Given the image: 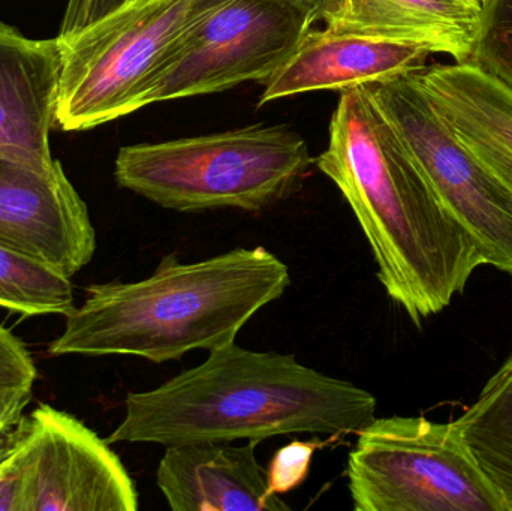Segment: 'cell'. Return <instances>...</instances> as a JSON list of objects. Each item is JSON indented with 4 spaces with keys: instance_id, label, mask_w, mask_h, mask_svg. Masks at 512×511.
<instances>
[{
    "instance_id": "6da1fadb",
    "label": "cell",
    "mask_w": 512,
    "mask_h": 511,
    "mask_svg": "<svg viewBox=\"0 0 512 511\" xmlns=\"http://www.w3.org/2000/svg\"><path fill=\"white\" fill-rule=\"evenodd\" d=\"M316 167L348 201L385 293L415 326L448 308L487 257L361 86L340 92Z\"/></svg>"
},
{
    "instance_id": "7a4b0ae2",
    "label": "cell",
    "mask_w": 512,
    "mask_h": 511,
    "mask_svg": "<svg viewBox=\"0 0 512 511\" xmlns=\"http://www.w3.org/2000/svg\"><path fill=\"white\" fill-rule=\"evenodd\" d=\"M378 401L351 381L301 365L292 354L236 342L149 392L129 393L110 444L261 441L277 435L358 434Z\"/></svg>"
},
{
    "instance_id": "3957f363",
    "label": "cell",
    "mask_w": 512,
    "mask_h": 511,
    "mask_svg": "<svg viewBox=\"0 0 512 511\" xmlns=\"http://www.w3.org/2000/svg\"><path fill=\"white\" fill-rule=\"evenodd\" d=\"M291 285L288 266L264 246L195 263L162 258L149 278L86 288L66 315L51 356H134L153 363L236 342L240 330Z\"/></svg>"
},
{
    "instance_id": "277c9868",
    "label": "cell",
    "mask_w": 512,
    "mask_h": 511,
    "mask_svg": "<svg viewBox=\"0 0 512 511\" xmlns=\"http://www.w3.org/2000/svg\"><path fill=\"white\" fill-rule=\"evenodd\" d=\"M312 164L297 131L254 125L122 147L114 179L120 188L176 212L261 213L291 197Z\"/></svg>"
},
{
    "instance_id": "5b68a950",
    "label": "cell",
    "mask_w": 512,
    "mask_h": 511,
    "mask_svg": "<svg viewBox=\"0 0 512 511\" xmlns=\"http://www.w3.org/2000/svg\"><path fill=\"white\" fill-rule=\"evenodd\" d=\"M228 0H126L62 48L56 128L87 131L138 111L155 72Z\"/></svg>"
},
{
    "instance_id": "8992f818",
    "label": "cell",
    "mask_w": 512,
    "mask_h": 511,
    "mask_svg": "<svg viewBox=\"0 0 512 511\" xmlns=\"http://www.w3.org/2000/svg\"><path fill=\"white\" fill-rule=\"evenodd\" d=\"M348 456L355 511H505L456 422L375 417Z\"/></svg>"
},
{
    "instance_id": "52a82bcc",
    "label": "cell",
    "mask_w": 512,
    "mask_h": 511,
    "mask_svg": "<svg viewBox=\"0 0 512 511\" xmlns=\"http://www.w3.org/2000/svg\"><path fill=\"white\" fill-rule=\"evenodd\" d=\"M370 95L445 207L512 275V191L445 122L415 72L369 84Z\"/></svg>"
},
{
    "instance_id": "ba28073f",
    "label": "cell",
    "mask_w": 512,
    "mask_h": 511,
    "mask_svg": "<svg viewBox=\"0 0 512 511\" xmlns=\"http://www.w3.org/2000/svg\"><path fill=\"white\" fill-rule=\"evenodd\" d=\"M316 23L289 0H228L180 42L147 83L138 110L210 95L246 81L264 83Z\"/></svg>"
},
{
    "instance_id": "9c48e42d",
    "label": "cell",
    "mask_w": 512,
    "mask_h": 511,
    "mask_svg": "<svg viewBox=\"0 0 512 511\" xmlns=\"http://www.w3.org/2000/svg\"><path fill=\"white\" fill-rule=\"evenodd\" d=\"M24 511H137L138 492L111 444L41 404L17 423Z\"/></svg>"
},
{
    "instance_id": "30bf717a",
    "label": "cell",
    "mask_w": 512,
    "mask_h": 511,
    "mask_svg": "<svg viewBox=\"0 0 512 511\" xmlns=\"http://www.w3.org/2000/svg\"><path fill=\"white\" fill-rule=\"evenodd\" d=\"M0 243L69 279L90 263L95 228L60 162L41 173L0 155Z\"/></svg>"
},
{
    "instance_id": "8fae6325",
    "label": "cell",
    "mask_w": 512,
    "mask_h": 511,
    "mask_svg": "<svg viewBox=\"0 0 512 511\" xmlns=\"http://www.w3.org/2000/svg\"><path fill=\"white\" fill-rule=\"evenodd\" d=\"M62 48L0 21V155L53 173L50 132L56 128Z\"/></svg>"
},
{
    "instance_id": "7c38bea8",
    "label": "cell",
    "mask_w": 512,
    "mask_h": 511,
    "mask_svg": "<svg viewBox=\"0 0 512 511\" xmlns=\"http://www.w3.org/2000/svg\"><path fill=\"white\" fill-rule=\"evenodd\" d=\"M432 56L420 45L373 36L313 30L288 60L261 83L258 107L313 90H343L417 72Z\"/></svg>"
},
{
    "instance_id": "4fadbf2b",
    "label": "cell",
    "mask_w": 512,
    "mask_h": 511,
    "mask_svg": "<svg viewBox=\"0 0 512 511\" xmlns=\"http://www.w3.org/2000/svg\"><path fill=\"white\" fill-rule=\"evenodd\" d=\"M259 441H221L165 447L156 471L159 491L173 511H285L268 489L256 458Z\"/></svg>"
},
{
    "instance_id": "5bb4252c",
    "label": "cell",
    "mask_w": 512,
    "mask_h": 511,
    "mask_svg": "<svg viewBox=\"0 0 512 511\" xmlns=\"http://www.w3.org/2000/svg\"><path fill=\"white\" fill-rule=\"evenodd\" d=\"M454 134L512 191V90L471 63L415 72Z\"/></svg>"
},
{
    "instance_id": "9a60e30c",
    "label": "cell",
    "mask_w": 512,
    "mask_h": 511,
    "mask_svg": "<svg viewBox=\"0 0 512 511\" xmlns=\"http://www.w3.org/2000/svg\"><path fill=\"white\" fill-rule=\"evenodd\" d=\"M489 0H342L327 29L420 45L471 62Z\"/></svg>"
},
{
    "instance_id": "2e32d148",
    "label": "cell",
    "mask_w": 512,
    "mask_h": 511,
    "mask_svg": "<svg viewBox=\"0 0 512 511\" xmlns=\"http://www.w3.org/2000/svg\"><path fill=\"white\" fill-rule=\"evenodd\" d=\"M456 425L505 511H512V354Z\"/></svg>"
},
{
    "instance_id": "e0dca14e",
    "label": "cell",
    "mask_w": 512,
    "mask_h": 511,
    "mask_svg": "<svg viewBox=\"0 0 512 511\" xmlns=\"http://www.w3.org/2000/svg\"><path fill=\"white\" fill-rule=\"evenodd\" d=\"M0 308L26 317L68 315L74 305L71 279L48 264L0 243Z\"/></svg>"
},
{
    "instance_id": "ac0fdd59",
    "label": "cell",
    "mask_w": 512,
    "mask_h": 511,
    "mask_svg": "<svg viewBox=\"0 0 512 511\" xmlns=\"http://www.w3.org/2000/svg\"><path fill=\"white\" fill-rule=\"evenodd\" d=\"M469 63L512 90V0H489Z\"/></svg>"
},
{
    "instance_id": "d6986e66",
    "label": "cell",
    "mask_w": 512,
    "mask_h": 511,
    "mask_svg": "<svg viewBox=\"0 0 512 511\" xmlns=\"http://www.w3.org/2000/svg\"><path fill=\"white\" fill-rule=\"evenodd\" d=\"M327 443L319 441H292L277 450L267 470L268 489L271 494L283 495L303 485L309 474L316 450Z\"/></svg>"
},
{
    "instance_id": "ffe728a7",
    "label": "cell",
    "mask_w": 512,
    "mask_h": 511,
    "mask_svg": "<svg viewBox=\"0 0 512 511\" xmlns=\"http://www.w3.org/2000/svg\"><path fill=\"white\" fill-rule=\"evenodd\" d=\"M36 378L38 371L26 345L11 330L0 326V392H32Z\"/></svg>"
},
{
    "instance_id": "44dd1931",
    "label": "cell",
    "mask_w": 512,
    "mask_h": 511,
    "mask_svg": "<svg viewBox=\"0 0 512 511\" xmlns=\"http://www.w3.org/2000/svg\"><path fill=\"white\" fill-rule=\"evenodd\" d=\"M126 0H68L57 38H68L107 15Z\"/></svg>"
},
{
    "instance_id": "7402d4cb",
    "label": "cell",
    "mask_w": 512,
    "mask_h": 511,
    "mask_svg": "<svg viewBox=\"0 0 512 511\" xmlns=\"http://www.w3.org/2000/svg\"><path fill=\"white\" fill-rule=\"evenodd\" d=\"M32 399V392L24 390H8L0 392V432L14 428L21 417L24 408Z\"/></svg>"
},
{
    "instance_id": "603a6c76",
    "label": "cell",
    "mask_w": 512,
    "mask_h": 511,
    "mask_svg": "<svg viewBox=\"0 0 512 511\" xmlns=\"http://www.w3.org/2000/svg\"><path fill=\"white\" fill-rule=\"evenodd\" d=\"M289 2L297 3L298 6L309 11L316 23L324 21L325 24L336 17L342 6V0H289Z\"/></svg>"
}]
</instances>
